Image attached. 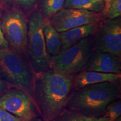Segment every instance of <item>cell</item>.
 Listing matches in <instances>:
<instances>
[{"instance_id":"1","label":"cell","mask_w":121,"mask_h":121,"mask_svg":"<svg viewBox=\"0 0 121 121\" xmlns=\"http://www.w3.org/2000/svg\"><path fill=\"white\" fill-rule=\"evenodd\" d=\"M74 76L65 75L52 67L35 74L33 98L43 121H51L66 110L75 90Z\"/></svg>"},{"instance_id":"2","label":"cell","mask_w":121,"mask_h":121,"mask_svg":"<svg viewBox=\"0 0 121 121\" xmlns=\"http://www.w3.org/2000/svg\"><path fill=\"white\" fill-rule=\"evenodd\" d=\"M121 95V79L89 85L73 91L66 104V110L87 117H102L108 104L120 99Z\"/></svg>"},{"instance_id":"3","label":"cell","mask_w":121,"mask_h":121,"mask_svg":"<svg viewBox=\"0 0 121 121\" xmlns=\"http://www.w3.org/2000/svg\"><path fill=\"white\" fill-rule=\"evenodd\" d=\"M35 77L28 57L10 48L0 47V79L11 86L23 89L33 97Z\"/></svg>"},{"instance_id":"4","label":"cell","mask_w":121,"mask_h":121,"mask_svg":"<svg viewBox=\"0 0 121 121\" xmlns=\"http://www.w3.org/2000/svg\"><path fill=\"white\" fill-rule=\"evenodd\" d=\"M48 21L37 10L31 12L28 19V56L35 74L52 67V57L47 51L43 33Z\"/></svg>"},{"instance_id":"5","label":"cell","mask_w":121,"mask_h":121,"mask_svg":"<svg viewBox=\"0 0 121 121\" xmlns=\"http://www.w3.org/2000/svg\"><path fill=\"white\" fill-rule=\"evenodd\" d=\"M95 34L81 39L52 58V67L60 73L75 76L84 70L94 51Z\"/></svg>"},{"instance_id":"6","label":"cell","mask_w":121,"mask_h":121,"mask_svg":"<svg viewBox=\"0 0 121 121\" xmlns=\"http://www.w3.org/2000/svg\"><path fill=\"white\" fill-rule=\"evenodd\" d=\"M1 29L9 48L22 55L28 56V19L17 9L5 13L1 19Z\"/></svg>"},{"instance_id":"7","label":"cell","mask_w":121,"mask_h":121,"mask_svg":"<svg viewBox=\"0 0 121 121\" xmlns=\"http://www.w3.org/2000/svg\"><path fill=\"white\" fill-rule=\"evenodd\" d=\"M0 108L20 118L22 121L40 117L33 98L26 91L17 87H10L0 96Z\"/></svg>"},{"instance_id":"8","label":"cell","mask_w":121,"mask_h":121,"mask_svg":"<svg viewBox=\"0 0 121 121\" xmlns=\"http://www.w3.org/2000/svg\"><path fill=\"white\" fill-rule=\"evenodd\" d=\"M95 37L94 51L109 53L121 57V17L100 22Z\"/></svg>"},{"instance_id":"9","label":"cell","mask_w":121,"mask_h":121,"mask_svg":"<svg viewBox=\"0 0 121 121\" xmlns=\"http://www.w3.org/2000/svg\"><path fill=\"white\" fill-rule=\"evenodd\" d=\"M59 33L75 27L101 22L99 13L84 10L63 9L54 15L49 20Z\"/></svg>"},{"instance_id":"10","label":"cell","mask_w":121,"mask_h":121,"mask_svg":"<svg viewBox=\"0 0 121 121\" xmlns=\"http://www.w3.org/2000/svg\"><path fill=\"white\" fill-rule=\"evenodd\" d=\"M84 70L103 73H121V58L109 53L94 51L89 56Z\"/></svg>"},{"instance_id":"11","label":"cell","mask_w":121,"mask_h":121,"mask_svg":"<svg viewBox=\"0 0 121 121\" xmlns=\"http://www.w3.org/2000/svg\"><path fill=\"white\" fill-rule=\"evenodd\" d=\"M100 22L99 24L81 25L60 33L62 40L60 51L70 47L85 38L94 34L97 30Z\"/></svg>"},{"instance_id":"12","label":"cell","mask_w":121,"mask_h":121,"mask_svg":"<svg viewBox=\"0 0 121 121\" xmlns=\"http://www.w3.org/2000/svg\"><path fill=\"white\" fill-rule=\"evenodd\" d=\"M121 78V73H103L83 70L74 76L75 89H78L95 84L113 82Z\"/></svg>"},{"instance_id":"13","label":"cell","mask_w":121,"mask_h":121,"mask_svg":"<svg viewBox=\"0 0 121 121\" xmlns=\"http://www.w3.org/2000/svg\"><path fill=\"white\" fill-rule=\"evenodd\" d=\"M43 33L47 51L52 58L61 51L62 40L60 33L54 29L49 21L44 27Z\"/></svg>"},{"instance_id":"14","label":"cell","mask_w":121,"mask_h":121,"mask_svg":"<svg viewBox=\"0 0 121 121\" xmlns=\"http://www.w3.org/2000/svg\"><path fill=\"white\" fill-rule=\"evenodd\" d=\"M104 4V0H65L63 7L99 13L103 9Z\"/></svg>"},{"instance_id":"15","label":"cell","mask_w":121,"mask_h":121,"mask_svg":"<svg viewBox=\"0 0 121 121\" xmlns=\"http://www.w3.org/2000/svg\"><path fill=\"white\" fill-rule=\"evenodd\" d=\"M104 7L99 13L101 22H107L121 17V0H104Z\"/></svg>"},{"instance_id":"16","label":"cell","mask_w":121,"mask_h":121,"mask_svg":"<svg viewBox=\"0 0 121 121\" xmlns=\"http://www.w3.org/2000/svg\"><path fill=\"white\" fill-rule=\"evenodd\" d=\"M65 2V0H40L39 11L48 20L62 9Z\"/></svg>"},{"instance_id":"17","label":"cell","mask_w":121,"mask_h":121,"mask_svg":"<svg viewBox=\"0 0 121 121\" xmlns=\"http://www.w3.org/2000/svg\"><path fill=\"white\" fill-rule=\"evenodd\" d=\"M51 121H109L103 116L99 117H90L79 113L65 110L60 115Z\"/></svg>"},{"instance_id":"18","label":"cell","mask_w":121,"mask_h":121,"mask_svg":"<svg viewBox=\"0 0 121 121\" xmlns=\"http://www.w3.org/2000/svg\"><path fill=\"white\" fill-rule=\"evenodd\" d=\"M121 115V100L118 99L109 104L106 108L103 117L107 118L109 121H114Z\"/></svg>"},{"instance_id":"19","label":"cell","mask_w":121,"mask_h":121,"mask_svg":"<svg viewBox=\"0 0 121 121\" xmlns=\"http://www.w3.org/2000/svg\"><path fill=\"white\" fill-rule=\"evenodd\" d=\"M18 6L22 11L29 12L34 8L37 0H10Z\"/></svg>"},{"instance_id":"20","label":"cell","mask_w":121,"mask_h":121,"mask_svg":"<svg viewBox=\"0 0 121 121\" xmlns=\"http://www.w3.org/2000/svg\"><path fill=\"white\" fill-rule=\"evenodd\" d=\"M0 121H22L20 118L0 108Z\"/></svg>"},{"instance_id":"21","label":"cell","mask_w":121,"mask_h":121,"mask_svg":"<svg viewBox=\"0 0 121 121\" xmlns=\"http://www.w3.org/2000/svg\"><path fill=\"white\" fill-rule=\"evenodd\" d=\"M0 47L2 48H9L8 43L5 40L3 35L1 26V16H0Z\"/></svg>"},{"instance_id":"22","label":"cell","mask_w":121,"mask_h":121,"mask_svg":"<svg viewBox=\"0 0 121 121\" xmlns=\"http://www.w3.org/2000/svg\"><path fill=\"white\" fill-rule=\"evenodd\" d=\"M10 87L12 86L8 83L0 79V96L4 94Z\"/></svg>"},{"instance_id":"23","label":"cell","mask_w":121,"mask_h":121,"mask_svg":"<svg viewBox=\"0 0 121 121\" xmlns=\"http://www.w3.org/2000/svg\"><path fill=\"white\" fill-rule=\"evenodd\" d=\"M29 121H42L41 117H37L31 119V120H30Z\"/></svg>"}]
</instances>
